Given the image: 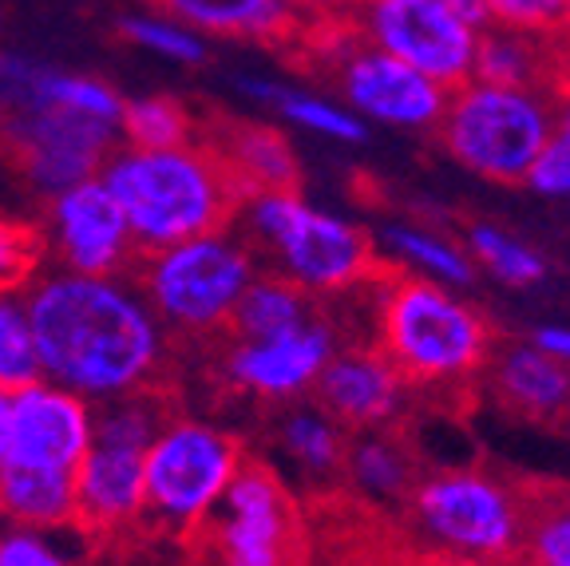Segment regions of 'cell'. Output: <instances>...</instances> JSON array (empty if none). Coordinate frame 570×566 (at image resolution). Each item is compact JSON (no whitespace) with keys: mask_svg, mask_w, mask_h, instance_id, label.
Masks as SVG:
<instances>
[{"mask_svg":"<svg viewBox=\"0 0 570 566\" xmlns=\"http://www.w3.org/2000/svg\"><path fill=\"white\" fill-rule=\"evenodd\" d=\"M412 511L440 547L468 558H508L527 535V515L508 484L488 471H440L412 491Z\"/></svg>","mask_w":570,"mask_h":566,"instance_id":"cell-11","label":"cell"},{"mask_svg":"<svg viewBox=\"0 0 570 566\" xmlns=\"http://www.w3.org/2000/svg\"><path fill=\"white\" fill-rule=\"evenodd\" d=\"M567 0H488L491 25L523 28V32H562Z\"/></svg>","mask_w":570,"mask_h":566,"instance_id":"cell-36","label":"cell"},{"mask_svg":"<svg viewBox=\"0 0 570 566\" xmlns=\"http://www.w3.org/2000/svg\"><path fill=\"white\" fill-rule=\"evenodd\" d=\"M567 420H570V404H567Z\"/></svg>","mask_w":570,"mask_h":566,"instance_id":"cell-44","label":"cell"},{"mask_svg":"<svg viewBox=\"0 0 570 566\" xmlns=\"http://www.w3.org/2000/svg\"><path fill=\"white\" fill-rule=\"evenodd\" d=\"M282 448L305 476H330L345 460V440L341 424L325 408H294L282 424Z\"/></svg>","mask_w":570,"mask_h":566,"instance_id":"cell-30","label":"cell"},{"mask_svg":"<svg viewBox=\"0 0 570 566\" xmlns=\"http://www.w3.org/2000/svg\"><path fill=\"white\" fill-rule=\"evenodd\" d=\"M249 238L274 254L277 274L313 297L353 293L384 274L381 250L356 222L305 203L302 191H262L242 203Z\"/></svg>","mask_w":570,"mask_h":566,"instance_id":"cell-4","label":"cell"},{"mask_svg":"<svg viewBox=\"0 0 570 566\" xmlns=\"http://www.w3.org/2000/svg\"><path fill=\"white\" fill-rule=\"evenodd\" d=\"M376 250L384 254L381 257L384 266H396L404 274L440 282L448 290H468L475 282V274H480L472 254L463 246H455V242L440 238L432 231H420V226H404V222L384 226Z\"/></svg>","mask_w":570,"mask_h":566,"instance_id":"cell-24","label":"cell"},{"mask_svg":"<svg viewBox=\"0 0 570 566\" xmlns=\"http://www.w3.org/2000/svg\"><path fill=\"white\" fill-rule=\"evenodd\" d=\"M305 25H317V20H330V17H341L348 9L345 0H285Z\"/></svg>","mask_w":570,"mask_h":566,"instance_id":"cell-39","label":"cell"},{"mask_svg":"<svg viewBox=\"0 0 570 566\" xmlns=\"http://www.w3.org/2000/svg\"><path fill=\"white\" fill-rule=\"evenodd\" d=\"M9 428H12V392L0 389V463L9 456Z\"/></svg>","mask_w":570,"mask_h":566,"instance_id":"cell-41","label":"cell"},{"mask_svg":"<svg viewBox=\"0 0 570 566\" xmlns=\"http://www.w3.org/2000/svg\"><path fill=\"white\" fill-rule=\"evenodd\" d=\"M91 432H96V412L88 397L52 381H36L12 392V428L4 460L76 476L91 448Z\"/></svg>","mask_w":570,"mask_h":566,"instance_id":"cell-15","label":"cell"},{"mask_svg":"<svg viewBox=\"0 0 570 566\" xmlns=\"http://www.w3.org/2000/svg\"><path fill=\"white\" fill-rule=\"evenodd\" d=\"M345 4H361V0H345Z\"/></svg>","mask_w":570,"mask_h":566,"instance_id":"cell-43","label":"cell"},{"mask_svg":"<svg viewBox=\"0 0 570 566\" xmlns=\"http://www.w3.org/2000/svg\"><path fill=\"white\" fill-rule=\"evenodd\" d=\"M203 135L195 107L183 104L178 96H139L127 99L124 116H119V139L124 147L142 150H163V147H183Z\"/></svg>","mask_w":570,"mask_h":566,"instance_id":"cell-26","label":"cell"},{"mask_svg":"<svg viewBox=\"0 0 570 566\" xmlns=\"http://www.w3.org/2000/svg\"><path fill=\"white\" fill-rule=\"evenodd\" d=\"M0 519L32 531L76 527V476L4 460L0 463Z\"/></svg>","mask_w":570,"mask_h":566,"instance_id":"cell-22","label":"cell"},{"mask_svg":"<svg viewBox=\"0 0 570 566\" xmlns=\"http://www.w3.org/2000/svg\"><path fill=\"white\" fill-rule=\"evenodd\" d=\"M345 468L361 491L373 499H401L412 484V460L401 440H392L381 428L361 432L345 451Z\"/></svg>","mask_w":570,"mask_h":566,"instance_id":"cell-27","label":"cell"},{"mask_svg":"<svg viewBox=\"0 0 570 566\" xmlns=\"http://www.w3.org/2000/svg\"><path fill=\"white\" fill-rule=\"evenodd\" d=\"M539 198H551V203H570V88L559 91V104H554V124L547 135L539 159L527 170V183Z\"/></svg>","mask_w":570,"mask_h":566,"instance_id":"cell-33","label":"cell"},{"mask_svg":"<svg viewBox=\"0 0 570 566\" xmlns=\"http://www.w3.org/2000/svg\"><path fill=\"white\" fill-rule=\"evenodd\" d=\"M404 377L381 349L348 345L330 357L317 377V404L337 420L341 428H384L404 404Z\"/></svg>","mask_w":570,"mask_h":566,"instance_id":"cell-17","label":"cell"},{"mask_svg":"<svg viewBox=\"0 0 570 566\" xmlns=\"http://www.w3.org/2000/svg\"><path fill=\"white\" fill-rule=\"evenodd\" d=\"M190 566H302V515L262 460L238 468L226 496L190 535Z\"/></svg>","mask_w":570,"mask_h":566,"instance_id":"cell-9","label":"cell"},{"mask_svg":"<svg viewBox=\"0 0 570 566\" xmlns=\"http://www.w3.org/2000/svg\"><path fill=\"white\" fill-rule=\"evenodd\" d=\"M452 4V12L463 20V25H472L475 32H483V28H491V12H488V0H448Z\"/></svg>","mask_w":570,"mask_h":566,"instance_id":"cell-40","label":"cell"},{"mask_svg":"<svg viewBox=\"0 0 570 566\" xmlns=\"http://www.w3.org/2000/svg\"><path fill=\"white\" fill-rule=\"evenodd\" d=\"M463 250L472 254L475 270L491 274L499 285H511V290H531L547 277V257L515 234L491 226V222H475Z\"/></svg>","mask_w":570,"mask_h":566,"instance_id":"cell-28","label":"cell"},{"mask_svg":"<svg viewBox=\"0 0 570 566\" xmlns=\"http://www.w3.org/2000/svg\"><path fill=\"white\" fill-rule=\"evenodd\" d=\"M495 392L503 397V404L515 408V412H523V417H531V420L567 417L570 369L527 341V345H515L499 357Z\"/></svg>","mask_w":570,"mask_h":566,"instance_id":"cell-23","label":"cell"},{"mask_svg":"<svg viewBox=\"0 0 570 566\" xmlns=\"http://www.w3.org/2000/svg\"><path fill=\"white\" fill-rule=\"evenodd\" d=\"M246 463L238 436L206 420L170 417L147 448V507L142 527L170 539H190L198 523L226 496Z\"/></svg>","mask_w":570,"mask_h":566,"instance_id":"cell-8","label":"cell"},{"mask_svg":"<svg viewBox=\"0 0 570 566\" xmlns=\"http://www.w3.org/2000/svg\"><path fill=\"white\" fill-rule=\"evenodd\" d=\"M99 175L124 206L142 254L226 231L246 203L242 186L203 139L163 150L116 147Z\"/></svg>","mask_w":570,"mask_h":566,"instance_id":"cell-2","label":"cell"},{"mask_svg":"<svg viewBox=\"0 0 570 566\" xmlns=\"http://www.w3.org/2000/svg\"><path fill=\"white\" fill-rule=\"evenodd\" d=\"M531 345L543 349L547 357L562 361L570 369V325H539L531 333Z\"/></svg>","mask_w":570,"mask_h":566,"instance_id":"cell-38","label":"cell"},{"mask_svg":"<svg viewBox=\"0 0 570 566\" xmlns=\"http://www.w3.org/2000/svg\"><path fill=\"white\" fill-rule=\"evenodd\" d=\"M45 238L28 222L0 218V290H24L32 270L40 266Z\"/></svg>","mask_w":570,"mask_h":566,"instance_id":"cell-34","label":"cell"},{"mask_svg":"<svg viewBox=\"0 0 570 566\" xmlns=\"http://www.w3.org/2000/svg\"><path fill=\"white\" fill-rule=\"evenodd\" d=\"M119 127L76 116L63 107H36L24 116L0 119V155L24 175L40 195H60L68 186L96 178L119 147Z\"/></svg>","mask_w":570,"mask_h":566,"instance_id":"cell-13","label":"cell"},{"mask_svg":"<svg viewBox=\"0 0 570 566\" xmlns=\"http://www.w3.org/2000/svg\"><path fill=\"white\" fill-rule=\"evenodd\" d=\"M297 45L309 48L317 68L337 88V99L368 127L376 124L392 127V131H436L448 107L444 84L428 80L424 71L409 68L404 60L361 40L345 12L305 25Z\"/></svg>","mask_w":570,"mask_h":566,"instance_id":"cell-7","label":"cell"},{"mask_svg":"<svg viewBox=\"0 0 570 566\" xmlns=\"http://www.w3.org/2000/svg\"><path fill=\"white\" fill-rule=\"evenodd\" d=\"M333 353H337V333L325 318H313L266 341H234L226 357V377L249 397L294 400L317 384Z\"/></svg>","mask_w":570,"mask_h":566,"instance_id":"cell-16","label":"cell"},{"mask_svg":"<svg viewBox=\"0 0 570 566\" xmlns=\"http://www.w3.org/2000/svg\"><path fill=\"white\" fill-rule=\"evenodd\" d=\"M0 566H71L68 555L32 527H4L0 531Z\"/></svg>","mask_w":570,"mask_h":566,"instance_id":"cell-37","label":"cell"},{"mask_svg":"<svg viewBox=\"0 0 570 566\" xmlns=\"http://www.w3.org/2000/svg\"><path fill=\"white\" fill-rule=\"evenodd\" d=\"M167 420L155 389L99 400L91 448L76 468V527L83 535L116 539L131 527H142L147 448Z\"/></svg>","mask_w":570,"mask_h":566,"instance_id":"cell-6","label":"cell"},{"mask_svg":"<svg viewBox=\"0 0 570 566\" xmlns=\"http://www.w3.org/2000/svg\"><path fill=\"white\" fill-rule=\"evenodd\" d=\"M206 40H254V45H297L305 20L285 0H155Z\"/></svg>","mask_w":570,"mask_h":566,"instance_id":"cell-20","label":"cell"},{"mask_svg":"<svg viewBox=\"0 0 570 566\" xmlns=\"http://www.w3.org/2000/svg\"><path fill=\"white\" fill-rule=\"evenodd\" d=\"M24 297L45 381L88 400L155 389L151 381L167 361V333L135 285L60 270L28 282Z\"/></svg>","mask_w":570,"mask_h":566,"instance_id":"cell-1","label":"cell"},{"mask_svg":"<svg viewBox=\"0 0 570 566\" xmlns=\"http://www.w3.org/2000/svg\"><path fill=\"white\" fill-rule=\"evenodd\" d=\"M48 231L63 270L76 274L116 277L135 250L127 214L104 175L83 178L48 198Z\"/></svg>","mask_w":570,"mask_h":566,"instance_id":"cell-14","label":"cell"},{"mask_svg":"<svg viewBox=\"0 0 570 566\" xmlns=\"http://www.w3.org/2000/svg\"><path fill=\"white\" fill-rule=\"evenodd\" d=\"M559 91L508 88V84L468 80L448 91V107L436 124L440 147L468 175L499 186L527 183L554 124Z\"/></svg>","mask_w":570,"mask_h":566,"instance_id":"cell-5","label":"cell"},{"mask_svg":"<svg viewBox=\"0 0 570 566\" xmlns=\"http://www.w3.org/2000/svg\"><path fill=\"white\" fill-rule=\"evenodd\" d=\"M562 36L570 40V0H567V9H562Z\"/></svg>","mask_w":570,"mask_h":566,"instance_id":"cell-42","label":"cell"},{"mask_svg":"<svg viewBox=\"0 0 570 566\" xmlns=\"http://www.w3.org/2000/svg\"><path fill=\"white\" fill-rule=\"evenodd\" d=\"M198 139L223 159V167L230 170L246 198L262 195V191H297L302 186V163L282 127L238 116H210Z\"/></svg>","mask_w":570,"mask_h":566,"instance_id":"cell-18","label":"cell"},{"mask_svg":"<svg viewBox=\"0 0 570 566\" xmlns=\"http://www.w3.org/2000/svg\"><path fill=\"white\" fill-rule=\"evenodd\" d=\"M475 80L508 88H570V40L562 32H523L491 25L480 36Z\"/></svg>","mask_w":570,"mask_h":566,"instance_id":"cell-19","label":"cell"},{"mask_svg":"<svg viewBox=\"0 0 570 566\" xmlns=\"http://www.w3.org/2000/svg\"><path fill=\"white\" fill-rule=\"evenodd\" d=\"M376 349L409 384H455L483 369L491 329L455 290L384 266L376 282Z\"/></svg>","mask_w":570,"mask_h":566,"instance_id":"cell-3","label":"cell"},{"mask_svg":"<svg viewBox=\"0 0 570 566\" xmlns=\"http://www.w3.org/2000/svg\"><path fill=\"white\" fill-rule=\"evenodd\" d=\"M234 88L246 99H254V104L269 107L282 124L297 127V131L341 143V147H361V143H368V124L361 116H353L337 96L305 91V88H294V84H277V80H266V76H238Z\"/></svg>","mask_w":570,"mask_h":566,"instance_id":"cell-21","label":"cell"},{"mask_svg":"<svg viewBox=\"0 0 570 566\" xmlns=\"http://www.w3.org/2000/svg\"><path fill=\"white\" fill-rule=\"evenodd\" d=\"M361 40L396 56L448 91L475 76L480 36L463 25L448 0H361L345 9Z\"/></svg>","mask_w":570,"mask_h":566,"instance_id":"cell-12","label":"cell"},{"mask_svg":"<svg viewBox=\"0 0 570 566\" xmlns=\"http://www.w3.org/2000/svg\"><path fill=\"white\" fill-rule=\"evenodd\" d=\"M45 381L40 353H36L28 297L20 290H0V389L20 392Z\"/></svg>","mask_w":570,"mask_h":566,"instance_id":"cell-31","label":"cell"},{"mask_svg":"<svg viewBox=\"0 0 570 566\" xmlns=\"http://www.w3.org/2000/svg\"><path fill=\"white\" fill-rule=\"evenodd\" d=\"M124 104L127 99L119 96L116 88L99 76H83V71H63L45 64L40 71V80H36V99L28 111L36 107H63V111H76V116H88V119H104V124H116L124 116ZM24 116V111H20Z\"/></svg>","mask_w":570,"mask_h":566,"instance_id":"cell-29","label":"cell"},{"mask_svg":"<svg viewBox=\"0 0 570 566\" xmlns=\"http://www.w3.org/2000/svg\"><path fill=\"white\" fill-rule=\"evenodd\" d=\"M313 293H305L285 274H258L246 285L230 313L234 341H266V336L289 333V329L313 321Z\"/></svg>","mask_w":570,"mask_h":566,"instance_id":"cell-25","label":"cell"},{"mask_svg":"<svg viewBox=\"0 0 570 566\" xmlns=\"http://www.w3.org/2000/svg\"><path fill=\"white\" fill-rule=\"evenodd\" d=\"M119 36H124L127 45L159 56V60L183 64V68H195V64L206 60V36L163 9L127 12V17L119 20Z\"/></svg>","mask_w":570,"mask_h":566,"instance_id":"cell-32","label":"cell"},{"mask_svg":"<svg viewBox=\"0 0 570 566\" xmlns=\"http://www.w3.org/2000/svg\"><path fill=\"white\" fill-rule=\"evenodd\" d=\"M258 277L246 242L226 231L198 234L167 250L147 254L142 297L155 318L178 333H218L230 325V313L246 285Z\"/></svg>","mask_w":570,"mask_h":566,"instance_id":"cell-10","label":"cell"},{"mask_svg":"<svg viewBox=\"0 0 570 566\" xmlns=\"http://www.w3.org/2000/svg\"><path fill=\"white\" fill-rule=\"evenodd\" d=\"M527 543L534 566H570V504L527 519Z\"/></svg>","mask_w":570,"mask_h":566,"instance_id":"cell-35","label":"cell"}]
</instances>
